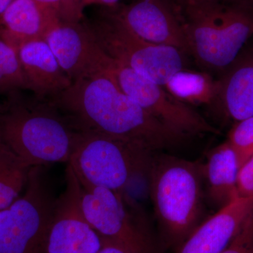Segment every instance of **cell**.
Listing matches in <instances>:
<instances>
[{"label":"cell","instance_id":"obj_1","mask_svg":"<svg viewBox=\"0 0 253 253\" xmlns=\"http://www.w3.org/2000/svg\"><path fill=\"white\" fill-rule=\"evenodd\" d=\"M51 101L78 132L110 136L149 154L174 148L187 138L160 122L126 95L111 65L73 83Z\"/></svg>","mask_w":253,"mask_h":253},{"label":"cell","instance_id":"obj_2","mask_svg":"<svg viewBox=\"0 0 253 253\" xmlns=\"http://www.w3.org/2000/svg\"><path fill=\"white\" fill-rule=\"evenodd\" d=\"M26 91L1 95L0 142L33 167L69 163L78 131L51 100Z\"/></svg>","mask_w":253,"mask_h":253},{"label":"cell","instance_id":"obj_3","mask_svg":"<svg viewBox=\"0 0 253 253\" xmlns=\"http://www.w3.org/2000/svg\"><path fill=\"white\" fill-rule=\"evenodd\" d=\"M155 215L168 244L180 247L200 225L202 167L196 163L154 155L148 171Z\"/></svg>","mask_w":253,"mask_h":253},{"label":"cell","instance_id":"obj_4","mask_svg":"<svg viewBox=\"0 0 253 253\" xmlns=\"http://www.w3.org/2000/svg\"><path fill=\"white\" fill-rule=\"evenodd\" d=\"M181 21L189 51L201 66L225 71L253 35V9L189 0Z\"/></svg>","mask_w":253,"mask_h":253},{"label":"cell","instance_id":"obj_5","mask_svg":"<svg viewBox=\"0 0 253 253\" xmlns=\"http://www.w3.org/2000/svg\"><path fill=\"white\" fill-rule=\"evenodd\" d=\"M45 168H32L22 196L0 211V253H47L58 197Z\"/></svg>","mask_w":253,"mask_h":253},{"label":"cell","instance_id":"obj_6","mask_svg":"<svg viewBox=\"0 0 253 253\" xmlns=\"http://www.w3.org/2000/svg\"><path fill=\"white\" fill-rule=\"evenodd\" d=\"M154 155L110 136L78 132L68 164L82 181L125 192L133 177L148 174Z\"/></svg>","mask_w":253,"mask_h":253},{"label":"cell","instance_id":"obj_7","mask_svg":"<svg viewBox=\"0 0 253 253\" xmlns=\"http://www.w3.org/2000/svg\"><path fill=\"white\" fill-rule=\"evenodd\" d=\"M86 24L109 57L160 85L166 86L174 74L184 69V53L145 41L111 11Z\"/></svg>","mask_w":253,"mask_h":253},{"label":"cell","instance_id":"obj_8","mask_svg":"<svg viewBox=\"0 0 253 253\" xmlns=\"http://www.w3.org/2000/svg\"><path fill=\"white\" fill-rule=\"evenodd\" d=\"M79 181L83 214L101 239L131 253H157L149 231L129 211L131 204L126 193Z\"/></svg>","mask_w":253,"mask_h":253},{"label":"cell","instance_id":"obj_9","mask_svg":"<svg viewBox=\"0 0 253 253\" xmlns=\"http://www.w3.org/2000/svg\"><path fill=\"white\" fill-rule=\"evenodd\" d=\"M111 70L126 95L168 127L186 136L219 134V130L187 104L154 82L112 59Z\"/></svg>","mask_w":253,"mask_h":253},{"label":"cell","instance_id":"obj_10","mask_svg":"<svg viewBox=\"0 0 253 253\" xmlns=\"http://www.w3.org/2000/svg\"><path fill=\"white\" fill-rule=\"evenodd\" d=\"M102 239L86 221L81 207V184L68 164L66 188L56 201L48 236L47 253H98Z\"/></svg>","mask_w":253,"mask_h":253},{"label":"cell","instance_id":"obj_11","mask_svg":"<svg viewBox=\"0 0 253 253\" xmlns=\"http://www.w3.org/2000/svg\"><path fill=\"white\" fill-rule=\"evenodd\" d=\"M45 41L72 83L108 69L112 61L86 23L60 20L47 33Z\"/></svg>","mask_w":253,"mask_h":253},{"label":"cell","instance_id":"obj_12","mask_svg":"<svg viewBox=\"0 0 253 253\" xmlns=\"http://www.w3.org/2000/svg\"><path fill=\"white\" fill-rule=\"evenodd\" d=\"M131 31L154 44L189 53L182 22L164 0H139L111 10Z\"/></svg>","mask_w":253,"mask_h":253},{"label":"cell","instance_id":"obj_13","mask_svg":"<svg viewBox=\"0 0 253 253\" xmlns=\"http://www.w3.org/2000/svg\"><path fill=\"white\" fill-rule=\"evenodd\" d=\"M253 211V197H238L200 224L178 253H219L230 244Z\"/></svg>","mask_w":253,"mask_h":253},{"label":"cell","instance_id":"obj_14","mask_svg":"<svg viewBox=\"0 0 253 253\" xmlns=\"http://www.w3.org/2000/svg\"><path fill=\"white\" fill-rule=\"evenodd\" d=\"M60 20L57 11L34 0H14L0 19V40L18 53L27 43L45 41Z\"/></svg>","mask_w":253,"mask_h":253},{"label":"cell","instance_id":"obj_15","mask_svg":"<svg viewBox=\"0 0 253 253\" xmlns=\"http://www.w3.org/2000/svg\"><path fill=\"white\" fill-rule=\"evenodd\" d=\"M18 54L29 91L38 97L54 99L73 84L45 41L24 44L18 50Z\"/></svg>","mask_w":253,"mask_h":253},{"label":"cell","instance_id":"obj_16","mask_svg":"<svg viewBox=\"0 0 253 253\" xmlns=\"http://www.w3.org/2000/svg\"><path fill=\"white\" fill-rule=\"evenodd\" d=\"M215 103L236 123L253 117V51L238 57L225 71Z\"/></svg>","mask_w":253,"mask_h":253},{"label":"cell","instance_id":"obj_17","mask_svg":"<svg viewBox=\"0 0 253 253\" xmlns=\"http://www.w3.org/2000/svg\"><path fill=\"white\" fill-rule=\"evenodd\" d=\"M240 166L228 141L214 148L202 167L209 199L220 208L238 198L237 181Z\"/></svg>","mask_w":253,"mask_h":253},{"label":"cell","instance_id":"obj_18","mask_svg":"<svg viewBox=\"0 0 253 253\" xmlns=\"http://www.w3.org/2000/svg\"><path fill=\"white\" fill-rule=\"evenodd\" d=\"M165 88L184 104H212L217 99L219 80L209 73L183 69L169 79Z\"/></svg>","mask_w":253,"mask_h":253},{"label":"cell","instance_id":"obj_19","mask_svg":"<svg viewBox=\"0 0 253 253\" xmlns=\"http://www.w3.org/2000/svg\"><path fill=\"white\" fill-rule=\"evenodd\" d=\"M31 166L0 142V211L21 196L27 185Z\"/></svg>","mask_w":253,"mask_h":253},{"label":"cell","instance_id":"obj_20","mask_svg":"<svg viewBox=\"0 0 253 253\" xmlns=\"http://www.w3.org/2000/svg\"><path fill=\"white\" fill-rule=\"evenodd\" d=\"M19 89L29 91V84L18 53L0 40V95Z\"/></svg>","mask_w":253,"mask_h":253},{"label":"cell","instance_id":"obj_21","mask_svg":"<svg viewBox=\"0 0 253 253\" xmlns=\"http://www.w3.org/2000/svg\"><path fill=\"white\" fill-rule=\"evenodd\" d=\"M227 141L235 152L241 168L253 156V117L236 122Z\"/></svg>","mask_w":253,"mask_h":253},{"label":"cell","instance_id":"obj_22","mask_svg":"<svg viewBox=\"0 0 253 253\" xmlns=\"http://www.w3.org/2000/svg\"><path fill=\"white\" fill-rule=\"evenodd\" d=\"M219 253H253V211L230 244Z\"/></svg>","mask_w":253,"mask_h":253},{"label":"cell","instance_id":"obj_23","mask_svg":"<svg viewBox=\"0 0 253 253\" xmlns=\"http://www.w3.org/2000/svg\"><path fill=\"white\" fill-rule=\"evenodd\" d=\"M238 197H253V156L239 169Z\"/></svg>","mask_w":253,"mask_h":253},{"label":"cell","instance_id":"obj_24","mask_svg":"<svg viewBox=\"0 0 253 253\" xmlns=\"http://www.w3.org/2000/svg\"><path fill=\"white\" fill-rule=\"evenodd\" d=\"M84 8L83 0H60V19L66 22H81Z\"/></svg>","mask_w":253,"mask_h":253},{"label":"cell","instance_id":"obj_25","mask_svg":"<svg viewBox=\"0 0 253 253\" xmlns=\"http://www.w3.org/2000/svg\"><path fill=\"white\" fill-rule=\"evenodd\" d=\"M102 239V246L98 253H131L119 245Z\"/></svg>","mask_w":253,"mask_h":253},{"label":"cell","instance_id":"obj_26","mask_svg":"<svg viewBox=\"0 0 253 253\" xmlns=\"http://www.w3.org/2000/svg\"><path fill=\"white\" fill-rule=\"evenodd\" d=\"M204 1H212V2L253 9V0H204Z\"/></svg>","mask_w":253,"mask_h":253},{"label":"cell","instance_id":"obj_27","mask_svg":"<svg viewBox=\"0 0 253 253\" xmlns=\"http://www.w3.org/2000/svg\"><path fill=\"white\" fill-rule=\"evenodd\" d=\"M119 0H83V4L84 7L91 4L106 5V6H112L116 4Z\"/></svg>","mask_w":253,"mask_h":253},{"label":"cell","instance_id":"obj_28","mask_svg":"<svg viewBox=\"0 0 253 253\" xmlns=\"http://www.w3.org/2000/svg\"><path fill=\"white\" fill-rule=\"evenodd\" d=\"M34 1L39 4L56 10L59 14L60 0H34Z\"/></svg>","mask_w":253,"mask_h":253},{"label":"cell","instance_id":"obj_29","mask_svg":"<svg viewBox=\"0 0 253 253\" xmlns=\"http://www.w3.org/2000/svg\"><path fill=\"white\" fill-rule=\"evenodd\" d=\"M14 0H0V19L4 14V11L7 9L8 6Z\"/></svg>","mask_w":253,"mask_h":253},{"label":"cell","instance_id":"obj_30","mask_svg":"<svg viewBox=\"0 0 253 253\" xmlns=\"http://www.w3.org/2000/svg\"><path fill=\"white\" fill-rule=\"evenodd\" d=\"M164 1H181L183 2H186V1H189V0H164Z\"/></svg>","mask_w":253,"mask_h":253}]
</instances>
